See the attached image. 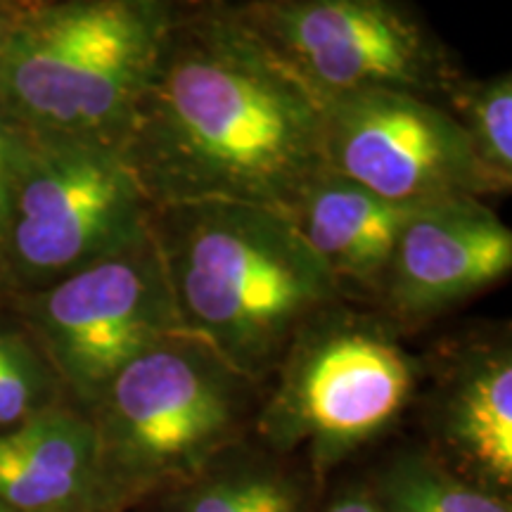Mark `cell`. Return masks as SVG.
I'll use <instances>...</instances> for the list:
<instances>
[{
    "label": "cell",
    "instance_id": "6da1fadb",
    "mask_svg": "<svg viewBox=\"0 0 512 512\" xmlns=\"http://www.w3.org/2000/svg\"><path fill=\"white\" fill-rule=\"evenodd\" d=\"M121 152L152 207L216 200L287 214L325 169L323 98L240 15L171 24Z\"/></svg>",
    "mask_w": 512,
    "mask_h": 512
},
{
    "label": "cell",
    "instance_id": "7a4b0ae2",
    "mask_svg": "<svg viewBox=\"0 0 512 512\" xmlns=\"http://www.w3.org/2000/svg\"><path fill=\"white\" fill-rule=\"evenodd\" d=\"M150 238L183 330L254 384L342 292L287 214L271 207H152Z\"/></svg>",
    "mask_w": 512,
    "mask_h": 512
},
{
    "label": "cell",
    "instance_id": "3957f363",
    "mask_svg": "<svg viewBox=\"0 0 512 512\" xmlns=\"http://www.w3.org/2000/svg\"><path fill=\"white\" fill-rule=\"evenodd\" d=\"M171 24L162 0H69L10 22L0 114L31 136L121 147Z\"/></svg>",
    "mask_w": 512,
    "mask_h": 512
},
{
    "label": "cell",
    "instance_id": "277c9868",
    "mask_svg": "<svg viewBox=\"0 0 512 512\" xmlns=\"http://www.w3.org/2000/svg\"><path fill=\"white\" fill-rule=\"evenodd\" d=\"M254 392V382L190 335L133 358L88 411L98 434L105 512L162 501L247 439Z\"/></svg>",
    "mask_w": 512,
    "mask_h": 512
},
{
    "label": "cell",
    "instance_id": "5b68a950",
    "mask_svg": "<svg viewBox=\"0 0 512 512\" xmlns=\"http://www.w3.org/2000/svg\"><path fill=\"white\" fill-rule=\"evenodd\" d=\"M256 408V444L323 479L408 411L422 366L392 323L332 304L294 335Z\"/></svg>",
    "mask_w": 512,
    "mask_h": 512
},
{
    "label": "cell",
    "instance_id": "8992f818",
    "mask_svg": "<svg viewBox=\"0 0 512 512\" xmlns=\"http://www.w3.org/2000/svg\"><path fill=\"white\" fill-rule=\"evenodd\" d=\"M150 216L119 145L24 131L0 264L22 283L48 287L136 247L150 235Z\"/></svg>",
    "mask_w": 512,
    "mask_h": 512
},
{
    "label": "cell",
    "instance_id": "52a82bcc",
    "mask_svg": "<svg viewBox=\"0 0 512 512\" xmlns=\"http://www.w3.org/2000/svg\"><path fill=\"white\" fill-rule=\"evenodd\" d=\"M29 320L48 366L86 411L133 358L188 335L150 235L41 287Z\"/></svg>",
    "mask_w": 512,
    "mask_h": 512
},
{
    "label": "cell",
    "instance_id": "ba28073f",
    "mask_svg": "<svg viewBox=\"0 0 512 512\" xmlns=\"http://www.w3.org/2000/svg\"><path fill=\"white\" fill-rule=\"evenodd\" d=\"M240 17L323 100L425 95L451 83L430 34L394 0H261Z\"/></svg>",
    "mask_w": 512,
    "mask_h": 512
},
{
    "label": "cell",
    "instance_id": "9c48e42d",
    "mask_svg": "<svg viewBox=\"0 0 512 512\" xmlns=\"http://www.w3.org/2000/svg\"><path fill=\"white\" fill-rule=\"evenodd\" d=\"M325 169L403 204L491 195L453 114L406 91L323 100Z\"/></svg>",
    "mask_w": 512,
    "mask_h": 512
},
{
    "label": "cell",
    "instance_id": "30bf717a",
    "mask_svg": "<svg viewBox=\"0 0 512 512\" xmlns=\"http://www.w3.org/2000/svg\"><path fill=\"white\" fill-rule=\"evenodd\" d=\"M512 233L479 197L415 209L380 290L399 320H425L508 278Z\"/></svg>",
    "mask_w": 512,
    "mask_h": 512
},
{
    "label": "cell",
    "instance_id": "8fae6325",
    "mask_svg": "<svg viewBox=\"0 0 512 512\" xmlns=\"http://www.w3.org/2000/svg\"><path fill=\"white\" fill-rule=\"evenodd\" d=\"M427 451L494 494L512 491V349L486 337L448 354L427 403Z\"/></svg>",
    "mask_w": 512,
    "mask_h": 512
},
{
    "label": "cell",
    "instance_id": "7c38bea8",
    "mask_svg": "<svg viewBox=\"0 0 512 512\" xmlns=\"http://www.w3.org/2000/svg\"><path fill=\"white\" fill-rule=\"evenodd\" d=\"M0 503L15 512H105L91 415L53 403L0 430Z\"/></svg>",
    "mask_w": 512,
    "mask_h": 512
},
{
    "label": "cell",
    "instance_id": "4fadbf2b",
    "mask_svg": "<svg viewBox=\"0 0 512 512\" xmlns=\"http://www.w3.org/2000/svg\"><path fill=\"white\" fill-rule=\"evenodd\" d=\"M349 178L323 169L299 192L287 219L302 233L335 280L380 287L396 240L411 214Z\"/></svg>",
    "mask_w": 512,
    "mask_h": 512
},
{
    "label": "cell",
    "instance_id": "5bb4252c",
    "mask_svg": "<svg viewBox=\"0 0 512 512\" xmlns=\"http://www.w3.org/2000/svg\"><path fill=\"white\" fill-rule=\"evenodd\" d=\"M318 479L306 467L242 439L226 448L188 484L162 501L157 512H316Z\"/></svg>",
    "mask_w": 512,
    "mask_h": 512
},
{
    "label": "cell",
    "instance_id": "9a60e30c",
    "mask_svg": "<svg viewBox=\"0 0 512 512\" xmlns=\"http://www.w3.org/2000/svg\"><path fill=\"white\" fill-rule=\"evenodd\" d=\"M366 484L380 512H512L510 496L456 475L415 444L389 453Z\"/></svg>",
    "mask_w": 512,
    "mask_h": 512
},
{
    "label": "cell",
    "instance_id": "2e32d148",
    "mask_svg": "<svg viewBox=\"0 0 512 512\" xmlns=\"http://www.w3.org/2000/svg\"><path fill=\"white\" fill-rule=\"evenodd\" d=\"M448 112L463 128L486 188L508 192L512 185V79L498 74L486 81H451Z\"/></svg>",
    "mask_w": 512,
    "mask_h": 512
},
{
    "label": "cell",
    "instance_id": "e0dca14e",
    "mask_svg": "<svg viewBox=\"0 0 512 512\" xmlns=\"http://www.w3.org/2000/svg\"><path fill=\"white\" fill-rule=\"evenodd\" d=\"M41 356L12 332L0 330V430L53 406Z\"/></svg>",
    "mask_w": 512,
    "mask_h": 512
},
{
    "label": "cell",
    "instance_id": "ac0fdd59",
    "mask_svg": "<svg viewBox=\"0 0 512 512\" xmlns=\"http://www.w3.org/2000/svg\"><path fill=\"white\" fill-rule=\"evenodd\" d=\"M316 512H380V508L370 494L366 479H356V482L337 486L328 501L318 503Z\"/></svg>",
    "mask_w": 512,
    "mask_h": 512
},
{
    "label": "cell",
    "instance_id": "d6986e66",
    "mask_svg": "<svg viewBox=\"0 0 512 512\" xmlns=\"http://www.w3.org/2000/svg\"><path fill=\"white\" fill-rule=\"evenodd\" d=\"M17 174H0V259H3L5 240H8V228H10V216H12V197H15Z\"/></svg>",
    "mask_w": 512,
    "mask_h": 512
},
{
    "label": "cell",
    "instance_id": "ffe728a7",
    "mask_svg": "<svg viewBox=\"0 0 512 512\" xmlns=\"http://www.w3.org/2000/svg\"><path fill=\"white\" fill-rule=\"evenodd\" d=\"M8 29H10V22L0 15V48H3V41H5V36H8Z\"/></svg>",
    "mask_w": 512,
    "mask_h": 512
},
{
    "label": "cell",
    "instance_id": "44dd1931",
    "mask_svg": "<svg viewBox=\"0 0 512 512\" xmlns=\"http://www.w3.org/2000/svg\"><path fill=\"white\" fill-rule=\"evenodd\" d=\"M0 512H15V510H10V508H5L3 503H0Z\"/></svg>",
    "mask_w": 512,
    "mask_h": 512
},
{
    "label": "cell",
    "instance_id": "7402d4cb",
    "mask_svg": "<svg viewBox=\"0 0 512 512\" xmlns=\"http://www.w3.org/2000/svg\"><path fill=\"white\" fill-rule=\"evenodd\" d=\"M145 510H150V512H157V510H152V508H145ZM138 512H143V510H138Z\"/></svg>",
    "mask_w": 512,
    "mask_h": 512
}]
</instances>
